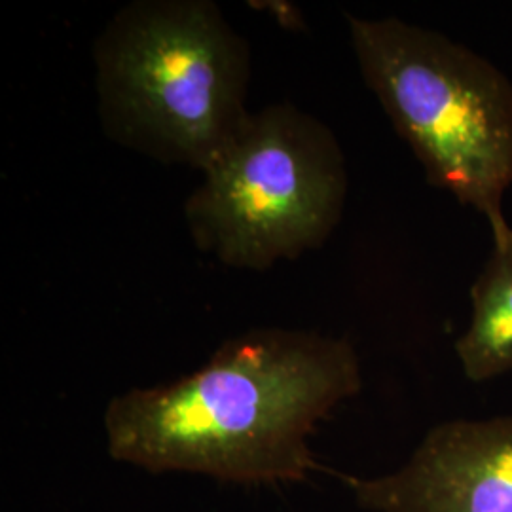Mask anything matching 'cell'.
Returning a JSON list of instances; mask_svg holds the SVG:
<instances>
[{"label": "cell", "instance_id": "obj_1", "mask_svg": "<svg viewBox=\"0 0 512 512\" xmlns=\"http://www.w3.org/2000/svg\"><path fill=\"white\" fill-rule=\"evenodd\" d=\"M361 385L357 351L344 338L249 330L173 384L116 395L105 410L107 448L150 473L298 482L315 469L311 433Z\"/></svg>", "mask_w": 512, "mask_h": 512}, {"label": "cell", "instance_id": "obj_2", "mask_svg": "<svg viewBox=\"0 0 512 512\" xmlns=\"http://www.w3.org/2000/svg\"><path fill=\"white\" fill-rule=\"evenodd\" d=\"M93 59L103 131L156 162L205 171L251 114L249 44L211 0H135Z\"/></svg>", "mask_w": 512, "mask_h": 512}, {"label": "cell", "instance_id": "obj_3", "mask_svg": "<svg viewBox=\"0 0 512 512\" xmlns=\"http://www.w3.org/2000/svg\"><path fill=\"white\" fill-rule=\"evenodd\" d=\"M348 21L366 86L414 150L427 181L473 207L490 228L507 222L511 80L439 31L397 18Z\"/></svg>", "mask_w": 512, "mask_h": 512}, {"label": "cell", "instance_id": "obj_4", "mask_svg": "<svg viewBox=\"0 0 512 512\" xmlns=\"http://www.w3.org/2000/svg\"><path fill=\"white\" fill-rule=\"evenodd\" d=\"M184 205L196 247L238 270H268L321 247L348 196L344 152L291 103L251 112Z\"/></svg>", "mask_w": 512, "mask_h": 512}, {"label": "cell", "instance_id": "obj_5", "mask_svg": "<svg viewBox=\"0 0 512 512\" xmlns=\"http://www.w3.org/2000/svg\"><path fill=\"white\" fill-rule=\"evenodd\" d=\"M348 484L370 512H512V416L442 421L401 469Z\"/></svg>", "mask_w": 512, "mask_h": 512}, {"label": "cell", "instance_id": "obj_6", "mask_svg": "<svg viewBox=\"0 0 512 512\" xmlns=\"http://www.w3.org/2000/svg\"><path fill=\"white\" fill-rule=\"evenodd\" d=\"M494 247L471 289V323L456 342L463 376L482 384L512 372V226H492Z\"/></svg>", "mask_w": 512, "mask_h": 512}]
</instances>
